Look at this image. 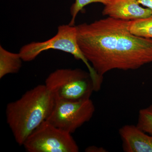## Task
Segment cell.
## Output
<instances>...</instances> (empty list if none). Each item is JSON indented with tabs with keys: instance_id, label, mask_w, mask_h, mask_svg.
<instances>
[{
	"instance_id": "cell-1",
	"label": "cell",
	"mask_w": 152,
	"mask_h": 152,
	"mask_svg": "<svg viewBox=\"0 0 152 152\" xmlns=\"http://www.w3.org/2000/svg\"><path fill=\"white\" fill-rule=\"evenodd\" d=\"M130 23L109 17L76 26L80 48L101 77L112 70H135L152 63V39L133 34Z\"/></svg>"
},
{
	"instance_id": "cell-2",
	"label": "cell",
	"mask_w": 152,
	"mask_h": 152,
	"mask_svg": "<svg viewBox=\"0 0 152 152\" xmlns=\"http://www.w3.org/2000/svg\"><path fill=\"white\" fill-rule=\"evenodd\" d=\"M55 102L45 85H39L8 104L7 121L17 143L23 145L30 134L47 120Z\"/></svg>"
},
{
	"instance_id": "cell-3",
	"label": "cell",
	"mask_w": 152,
	"mask_h": 152,
	"mask_svg": "<svg viewBox=\"0 0 152 152\" xmlns=\"http://www.w3.org/2000/svg\"><path fill=\"white\" fill-rule=\"evenodd\" d=\"M53 49L66 52L72 55L77 60H81L88 68L92 79L96 91L100 90L103 77L99 75L94 69L78 44L76 26L61 25L56 34L45 41L33 42L22 47L19 53L23 61L30 62L35 59L41 53Z\"/></svg>"
},
{
	"instance_id": "cell-4",
	"label": "cell",
	"mask_w": 152,
	"mask_h": 152,
	"mask_svg": "<svg viewBox=\"0 0 152 152\" xmlns=\"http://www.w3.org/2000/svg\"><path fill=\"white\" fill-rule=\"evenodd\" d=\"M45 85L55 100L76 101L90 99L95 91L89 73L79 69L56 70L48 76Z\"/></svg>"
},
{
	"instance_id": "cell-5",
	"label": "cell",
	"mask_w": 152,
	"mask_h": 152,
	"mask_svg": "<svg viewBox=\"0 0 152 152\" xmlns=\"http://www.w3.org/2000/svg\"><path fill=\"white\" fill-rule=\"evenodd\" d=\"M28 152H78L70 133L45 121L30 134L23 145Z\"/></svg>"
},
{
	"instance_id": "cell-6",
	"label": "cell",
	"mask_w": 152,
	"mask_h": 152,
	"mask_svg": "<svg viewBox=\"0 0 152 152\" xmlns=\"http://www.w3.org/2000/svg\"><path fill=\"white\" fill-rule=\"evenodd\" d=\"M95 111L94 104L91 99L76 101L55 100L46 121L72 134L90 121Z\"/></svg>"
},
{
	"instance_id": "cell-7",
	"label": "cell",
	"mask_w": 152,
	"mask_h": 152,
	"mask_svg": "<svg viewBox=\"0 0 152 152\" xmlns=\"http://www.w3.org/2000/svg\"><path fill=\"white\" fill-rule=\"evenodd\" d=\"M137 0H111L105 5L102 14L114 18L132 21L151 16L152 12L140 6Z\"/></svg>"
},
{
	"instance_id": "cell-8",
	"label": "cell",
	"mask_w": 152,
	"mask_h": 152,
	"mask_svg": "<svg viewBox=\"0 0 152 152\" xmlns=\"http://www.w3.org/2000/svg\"><path fill=\"white\" fill-rule=\"evenodd\" d=\"M125 152H152V136L137 125H126L119 130Z\"/></svg>"
},
{
	"instance_id": "cell-9",
	"label": "cell",
	"mask_w": 152,
	"mask_h": 152,
	"mask_svg": "<svg viewBox=\"0 0 152 152\" xmlns=\"http://www.w3.org/2000/svg\"><path fill=\"white\" fill-rule=\"evenodd\" d=\"M23 61L19 53H12L0 46V79L8 74L18 72Z\"/></svg>"
},
{
	"instance_id": "cell-10",
	"label": "cell",
	"mask_w": 152,
	"mask_h": 152,
	"mask_svg": "<svg viewBox=\"0 0 152 152\" xmlns=\"http://www.w3.org/2000/svg\"><path fill=\"white\" fill-rule=\"evenodd\" d=\"M129 30L134 35L152 39V15L144 18L130 21Z\"/></svg>"
},
{
	"instance_id": "cell-11",
	"label": "cell",
	"mask_w": 152,
	"mask_h": 152,
	"mask_svg": "<svg viewBox=\"0 0 152 152\" xmlns=\"http://www.w3.org/2000/svg\"><path fill=\"white\" fill-rule=\"evenodd\" d=\"M137 126L152 136V104L139 111Z\"/></svg>"
},
{
	"instance_id": "cell-12",
	"label": "cell",
	"mask_w": 152,
	"mask_h": 152,
	"mask_svg": "<svg viewBox=\"0 0 152 152\" xmlns=\"http://www.w3.org/2000/svg\"><path fill=\"white\" fill-rule=\"evenodd\" d=\"M111 0H75V2L71 6L70 13L72 19L69 25L75 26L76 18L79 12L83 10L86 6L94 3H99L105 5Z\"/></svg>"
},
{
	"instance_id": "cell-13",
	"label": "cell",
	"mask_w": 152,
	"mask_h": 152,
	"mask_svg": "<svg viewBox=\"0 0 152 152\" xmlns=\"http://www.w3.org/2000/svg\"><path fill=\"white\" fill-rule=\"evenodd\" d=\"M85 151L86 152H107V151L103 147L93 145L87 147L85 150Z\"/></svg>"
},
{
	"instance_id": "cell-14",
	"label": "cell",
	"mask_w": 152,
	"mask_h": 152,
	"mask_svg": "<svg viewBox=\"0 0 152 152\" xmlns=\"http://www.w3.org/2000/svg\"><path fill=\"white\" fill-rule=\"evenodd\" d=\"M140 4L146 7L152 12V0H137Z\"/></svg>"
}]
</instances>
